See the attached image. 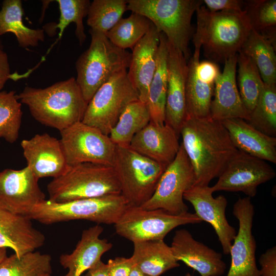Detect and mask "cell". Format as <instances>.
I'll use <instances>...</instances> for the list:
<instances>
[{
  "mask_svg": "<svg viewBox=\"0 0 276 276\" xmlns=\"http://www.w3.org/2000/svg\"><path fill=\"white\" fill-rule=\"evenodd\" d=\"M237 55L227 59L223 71L215 84L210 116L214 120L240 118L249 119L250 112L245 107L239 94L237 80Z\"/></svg>",
  "mask_w": 276,
  "mask_h": 276,
  "instance_id": "obj_21",
  "label": "cell"
},
{
  "mask_svg": "<svg viewBox=\"0 0 276 276\" xmlns=\"http://www.w3.org/2000/svg\"><path fill=\"white\" fill-rule=\"evenodd\" d=\"M103 231V227L98 224L84 230L72 252L60 256V265L68 269L63 276H81L111 248V243L100 238Z\"/></svg>",
  "mask_w": 276,
  "mask_h": 276,
  "instance_id": "obj_25",
  "label": "cell"
},
{
  "mask_svg": "<svg viewBox=\"0 0 276 276\" xmlns=\"http://www.w3.org/2000/svg\"><path fill=\"white\" fill-rule=\"evenodd\" d=\"M151 25L146 17L136 13L126 18H122L105 35L117 47L131 50L145 35Z\"/></svg>",
  "mask_w": 276,
  "mask_h": 276,
  "instance_id": "obj_34",
  "label": "cell"
},
{
  "mask_svg": "<svg viewBox=\"0 0 276 276\" xmlns=\"http://www.w3.org/2000/svg\"><path fill=\"white\" fill-rule=\"evenodd\" d=\"M49 200L65 202L121 194L113 166L91 163L68 166L64 174L47 185Z\"/></svg>",
  "mask_w": 276,
  "mask_h": 276,
  "instance_id": "obj_5",
  "label": "cell"
},
{
  "mask_svg": "<svg viewBox=\"0 0 276 276\" xmlns=\"http://www.w3.org/2000/svg\"><path fill=\"white\" fill-rule=\"evenodd\" d=\"M194 51L188 61L186 86L187 116L210 117L215 82L221 73L218 64L209 60L200 61L201 44L193 40Z\"/></svg>",
  "mask_w": 276,
  "mask_h": 276,
  "instance_id": "obj_14",
  "label": "cell"
},
{
  "mask_svg": "<svg viewBox=\"0 0 276 276\" xmlns=\"http://www.w3.org/2000/svg\"><path fill=\"white\" fill-rule=\"evenodd\" d=\"M28 166L39 179L59 177L68 167L60 140L45 133L21 141Z\"/></svg>",
  "mask_w": 276,
  "mask_h": 276,
  "instance_id": "obj_18",
  "label": "cell"
},
{
  "mask_svg": "<svg viewBox=\"0 0 276 276\" xmlns=\"http://www.w3.org/2000/svg\"><path fill=\"white\" fill-rule=\"evenodd\" d=\"M128 206L121 194L65 202L45 199L33 208L28 217L45 225L75 220L114 224Z\"/></svg>",
  "mask_w": 276,
  "mask_h": 276,
  "instance_id": "obj_7",
  "label": "cell"
},
{
  "mask_svg": "<svg viewBox=\"0 0 276 276\" xmlns=\"http://www.w3.org/2000/svg\"><path fill=\"white\" fill-rule=\"evenodd\" d=\"M109 276H129L134 265L131 257H116L108 260L107 263Z\"/></svg>",
  "mask_w": 276,
  "mask_h": 276,
  "instance_id": "obj_40",
  "label": "cell"
},
{
  "mask_svg": "<svg viewBox=\"0 0 276 276\" xmlns=\"http://www.w3.org/2000/svg\"><path fill=\"white\" fill-rule=\"evenodd\" d=\"M12 75L7 54L0 49V91L8 79H11Z\"/></svg>",
  "mask_w": 276,
  "mask_h": 276,
  "instance_id": "obj_43",
  "label": "cell"
},
{
  "mask_svg": "<svg viewBox=\"0 0 276 276\" xmlns=\"http://www.w3.org/2000/svg\"><path fill=\"white\" fill-rule=\"evenodd\" d=\"M0 49H3V45L1 40H0Z\"/></svg>",
  "mask_w": 276,
  "mask_h": 276,
  "instance_id": "obj_47",
  "label": "cell"
},
{
  "mask_svg": "<svg viewBox=\"0 0 276 276\" xmlns=\"http://www.w3.org/2000/svg\"><path fill=\"white\" fill-rule=\"evenodd\" d=\"M196 13L193 40L200 43L208 60L224 63L237 55L252 29L246 11L211 12L201 5Z\"/></svg>",
  "mask_w": 276,
  "mask_h": 276,
  "instance_id": "obj_3",
  "label": "cell"
},
{
  "mask_svg": "<svg viewBox=\"0 0 276 276\" xmlns=\"http://www.w3.org/2000/svg\"><path fill=\"white\" fill-rule=\"evenodd\" d=\"M168 54V40L164 34L160 33L156 70L149 87L146 103L149 111L150 121L158 125L165 124Z\"/></svg>",
  "mask_w": 276,
  "mask_h": 276,
  "instance_id": "obj_28",
  "label": "cell"
},
{
  "mask_svg": "<svg viewBox=\"0 0 276 276\" xmlns=\"http://www.w3.org/2000/svg\"><path fill=\"white\" fill-rule=\"evenodd\" d=\"M246 11L252 29L265 36L273 44L275 39L276 1H245Z\"/></svg>",
  "mask_w": 276,
  "mask_h": 276,
  "instance_id": "obj_39",
  "label": "cell"
},
{
  "mask_svg": "<svg viewBox=\"0 0 276 276\" xmlns=\"http://www.w3.org/2000/svg\"><path fill=\"white\" fill-rule=\"evenodd\" d=\"M52 257L33 251L18 257L15 254L0 263V276H44L52 274Z\"/></svg>",
  "mask_w": 276,
  "mask_h": 276,
  "instance_id": "obj_32",
  "label": "cell"
},
{
  "mask_svg": "<svg viewBox=\"0 0 276 276\" xmlns=\"http://www.w3.org/2000/svg\"><path fill=\"white\" fill-rule=\"evenodd\" d=\"M233 214L238 220L239 229L230 249L231 264L226 276H260L252 234L255 209L251 198H239L233 205Z\"/></svg>",
  "mask_w": 276,
  "mask_h": 276,
  "instance_id": "obj_15",
  "label": "cell"
},
{
  "mask_svg": "<svg viewBox=\"0 0 276 276\" xmlns=\"http://www.w3.org/2000/svg\"><path fill=\"white\" fill-rule=\"evenodd\" d=\"M24 10L21 0H4L0 10V37L8 32L14 34L19 47H36L44 40L43 29H32L25 25Z\"/></svg>",
  "mask_w": 276,
  "mask_h": 276,
  "instance_id": "obj_29",
  "label": "cell"
},
{
  "mask_svg": "<svg viewBox=\"0 0 276 276\" xmlns=\"http://www.w3.org/2000/svg\"><path fill=\"white\" fill-rule=\"evenodd\" d=\"M81 276H109L107 265L100 260Z\"/></svg>",
  "mask_w": 276,
  "mask_h": 276,
  "instance_id": "obj_44",
  "label": "cell"
},
{
  "mask_svg": "<svg viewBox=\"0 0 276 276\" xmlns=\"http://www.w3.org/2000/svg\"><path fill=\"white\" fill-rule=\"evenodd\" d=\"M127 10L148 18L188 61L191 19L200 0H127Z\"/></svg>",
  "mask_w": 276,
  "mask_h": 276,
  "instance_id": "obj_6",
  "label": "cell"
},
{
  "mask_svg": "<svg viewBox=\"0 0 276 276\" xmlns=\"http://www.w3.org/2000/svg\"><path fill=\"white\" fill-rule=\"evenodd\" d=\"M60 132L68 166L91 163L112 166L117 145L109 135L82 121Z\"/></svg>",
  "mask_w": 276,
  "mask_h": 276,
  "instance_id": "obj_11",
  "label": "cell"
},
{
  "mask_svg": "<svg viewBox=\"0 0 276 276\" xmlns=\"http://www.w3.org/2000/svg\"><path fill=\"white\" fill-rule=\"evenodd\" d=\"M170 248L178 261L183 262L201 276H221L226 269L221 254L195 240L187 229L175 232Z\"/></svg>",
  "mask_w": 276,
  "mask_h": 276,
  "instance_id": "obj_20",
  "label": "cell"
},
{
  "mask_svg": "<svg viewBox=\"0 0 276 276\" xmlns=\"http://www.w3.org/2000/svg\"><path fill=\"white\" fill-rule=\"evenodd\" d=\"M131 257L134 265L149 276H159L179 266L170 246L164 240L136 241Z\"/></svg>",
  "mask_w": 276,
  "mask_h": 276,
  "instance_id": "obj_27",
  "label": "cell"
},
{
  "mask_svg": "<svg viewBox=\"0 0 276 276\" xmlns=\"http://www.w3.org/2000/svg\"><path fill=\"white\" fill-rule=\"evenodd\" d=\"M247 122L265 134L276 137V84H265Z\"/></svg>",
  "mask_w": 276,
  "mask_h": 276,
  "instance_id": "obj_36",
  "label": "cell"
},
{
  "mask_svg": "<svg viewBox=\"0 0 276 276\" xmlns=\"http://www.w3.org/2000/svg\"><path fill=\"white\" fill-rule=\"evenodd\" d=\"M17 97L34 119L59 131L82 121L88 104L74 77L45 88L27 86Z\"/></svg>",
  "mask_w": 276,
  "mask_h": 276,
  "instance_id": "obj_2",
  "label": "cell"
},
{
  "mask_svg": "<svg viewBox=\"0 0 276 276\" xmlns=\"http://www.w3.org/2000/svg\"><path fill=\"white\" fill-rule=\"evenodd\" d=\"M160 32L151 22L145 35L132 49L128 76L136 89L139 100L146 103L149 87L156 67Z\"/></svg>",
  "mask_w": 276,
  "mask_h": 276,
  "instance_id": "obj_22",
  "label": "cell"
},
{
  "mask_svg": "<svg viewBox=\"0 0 276 276\" xmlns=\"http://www.w3.org/2000/svg\"><path fill=\"white\" fill-rule=\"evenodd\" d=\"M185 276H194L192 274H191L190 273H187Z\"/></svg>",
  "mask_w": 276,
  "mask_h": 276,
  "instance_id": "obj_48",
  "label": "cell"
},
{
  "mask_svg": "<svg viewBox=\"0 0 276 276\" xmlns=\"http://www.w3.org/2000/svg\"><path fill=\"white\" fill-rule=\"evenodd\" d=\"M59 5L60 17L57 24L51 23L43 27L44 32L52 35L53 32L58 29L59 37H60L65 29L71 23L76 26L75 35L80 45L84 43L86 36L85 33L83 19L87 15L90 4L89 0H57Z\"/></svg>",
  "mask_w": 276,
  "mask_h": 276,
  "instance_id": "obj_35",
  "label": "cell"
},
{
  "mask_svg": "<svg viewBox=\"0 0 276 276\" xmlns=\"http://www.w3.org/2000/svg\"><path fill=\"white\" fill-rule=\"evenodd\" d=\"M179 136L170 126L150 121L132 139L129 147L137 153L168 166L180 147Z\"/></svg>",
  "mask_w": 276,
  "mask_h": 276,
  "instance_id": "obj_23",
  "label": "cell"
},
{
  "mask_svg": "<svg viewBox=\"0 0 276 276\" xmlns=\"http://www.w3.org/2000/svg\"><path fill=\"white\" fill-rule=\"evenodd\" d=\"M44 276H52V274H47V275H44Z\"/></svg>",
  "mask_w": 276,
  "mask_h": 276,
  "instance_id": "obj_49",
  "label": "cell"
},
{
  "mask_svg": "<svg viewBox=\"0 0 276 276\" xmlns=\"http://www.w3.org/2000/svg\"><path fill=\"white\" fill-rule=\"evenodd\" d=\"M39 179L26 166L0 172V206L14 214L28 217L33 208L45 200Z\"/></svg>",
  "mask_w": 276,
  "mask_h": 276,
  "instance_id": "obj_16",
  "label": "cell"
},
{
  "mask_svg": "<svg viewBox=\"0 0 276 276\" xmlns=\"http://www.w3.org/2000/svg\"><path fill=\"white\" fill-rule=\"evenodd\" d=\"M188 60L181 52L168 42L165 124L173 129L179 137L187 117L186 86Z\"/></svg>",
  "mask_w": 276,
  "mask_h": 276,
  "instance_id": "obj_19",
  "label": "cell"
},
{
  "mask_svg": "<svg viewBox=\"0 0 276 276\" xmlns=\"http://www.w3.org/2000/svg\"><path fill=\"white\" fill-rule=\"evenodd\" d=\"M112 166L128 205L141 206L153 194L167 166L128 147L116 146Z\"/></svg>",
  "mask_w": 276,
  "mask_h": 276,
  "instance_id": "obj_8",
  "label": "cell"
},
{
  "mask_svg": "<svg viewBox=\"0 0 276 276\" xmlns=\"http://www.w3.org/2000/svg\"><path fill=\"white\" fill-rule=\"evenodd\" d=\"M274 44L251 29L241 49L257 66L265 84H276V56Z\"/></svg>",
  "mask_w": 276,
  "mask_h": 276,
  "instance_id": "obj_30",
  "label": "cell"
},
{
  "mask_svg": "<svg viewBox=\"0 0 276 276\" xmlns=\"http://www.w3.org/2000/svg\"><path fill=\"white\" fill-rule=\"evenodd\" d=\"M236 80L241 99L250 113L264 87L259 71L251 59L240 51L237 54Z\"/></svg>",
  "mask_w": 276,
  "mask_h": 276,
  "instance_id": "obj_33",
  "label": "cell"
},
{
  "mask_svg": "<svg viewBox=\"0 0 276 276\" xmlns=\"http://www.w3.org/2000/svg\"><path fill=\"white\" fill-rule=\"evenodd\" d=\"M22 114L16 91H0V139L11 144L17 141Z\"/></svg>",
  "mask_w": 276,
  "mask_h": 276,
  "instance_id": "obj_38",
  "label": "cell"
},
{
  "mask_svg": "<svg viewBox=\"0 0 276 276\" xmlns=\"http://www.w3.org/2000/svg\"><path fill=\"white\" fill-rule=\"evenodd\" d=\"M260 276H276V247L268 249L259 260Z\"/></svg>",
  "mask_w": 276,
  "mask_h": 276,
  "instance_id": "obj_42",
  "label": "cell"
},
{
  "mask_svg": "<svg viewBox=\"0 0 276 276\" xmlns=\"http://www.w3.org/2000/svg\"><path fill=\"white\" fill-rule=\"evenodd\" d=\"M201 222L195 213L189 212L173 215L160 209L146 210L128 205L114 225L118 235L134 242L164 240L176 227Z\"/></svg>",
  "mask_w": 276,
  "mask_h": 276,
  "instance_id": "obj_10",
  "label": "cell"
},
{
  "mask_svg": "<svg viewBox=\"0 0 276 276\" xmlns=\"http://www.w3.org/2000/svg\"><path fill=\"white\" fill-rule=\"evenodd\" d=\"M127 10V0H94L88 9L87 25L90 29L105 34Z\"/></svg>",
  "mask_w": 276,
  "mask_h": 276,
  "instance_id": "obj_37",
  "label": "cell"
},
{
  "mask_svg": "<svg viewBox=\"0 0 276 276\" xmlns=\"http://www.w3.org/2000/svg\"><path fill=\"white\" fill-rule=\"evenodd\" d=\"M150 121L146 104L140 100L133 101L122 113L109 136L116 145L128 147L133 137Z\"/></svg>",
  "mask_w": 276,
  "mask_h": 276,
  "instance_id": "obj_31",
  "label": "cell"
},
{
  "mask_svg": "<svg viewBox=\"0 0 276 276\" xmlns=\"http://www.w3.org/2000/svg\"><path fill=\"white\" fill-rule=\"evenodd\" d=\"M195 182L193 168L180 143L176 157L164 171L153 194L141 207L160 209L173 215L187 213L189 209L184 202L183 194Z\"/></svg>",
  "mask_w": 276,
  "mask_h": 276,
  "instance_id": "obj_12",
  "label": "cell"
},
{
  "mask_svg": "<svg viewBox=\"0 0 276 276\" xmlns=\"http://www.w3.org/2000/svg\"><path fill=\"white\" fill-rule=\"evenodd\" d=\"M213 193L211 187L194 185L185 192L183 199L192 205L195 213L202 221L212 226L223 253L228 255L237 233L226 217V198L222 195L214 197Z\"/></svg>",
  "mask_w": 276,
  "mask_h": 276,
  "instance_id": "obj_17",
  "label": "cell"
},
{
  "mask_svg": "<svg viewBox=\"0 0 276 276\" xmlns=\"http://www.w3.org/2000/svg\"><path fill=\"white\" fill-rule=\"evenodd\" d=\"M275 175L274 169L267 162L238 150L211 188L214 192H240L251 198L256 196L259 185Z\"/></svg>",
  "mask_w": 276,
  "mask_h": 276,
  "instance_id": "obj_13",
  "label": "cell"
},
{
  "mask_svg": "<svg viewBox=\"0 0 276 276\" xmlns=\"http://www.w3.org/2000/svg\"><path fill=\"white\" fill-rule=\"evenodd\" d=\"M7 257V249L0 248V263Z\"/></svg>",
  "mask_w": 276,
  "mask_h": 276,
  "instance_id": "obj_46",
  "label": "cell"
},
{
  "mask_svg": "<svg viewBox=\"0 0 276 276\" xmlns=\"http://www.w3.org/2000/svg\"><path fill=\"white\" fill-rule=\"evenodd\" d=\"M129 276H149L141 271L133 265Z\"/></svg>",
  "mask_w": 276,
  "mask_h": 276,
  "instance_id": "obj_45",
  "label": "cell"
},
{
  "mask_svg": "<svg viewBox=\"0 0 276 276\" xmlns=\"http://www.w3.org/2000/svg\"><path fill=\"white\" fill-rule=\"evenodd\" d=\"M180 136L194 172V185L209 186L238 151L221 122L210 116H187Z\"/></svg>",
  "mask_w": 276,
  "mask_h": 276,
  "instance_id": "obj_1",
  "label": "cell"
},
{
  "mask_svg": "<svg viewBox=\"0 0 276 276\" xmlns=\"http://www.w3.org/2000/svg\"><path fill=\"white\" fill-rule=\"evenodd\" d=\"M88 48L78 58L76 81L88 103L97 90L114 75L129 67L131 53L113 44L104 33L89 29Z\"/></svg>",
  "mask_w": 276,
  "mask_h": 276,
  "instance_id": "obj_4",
  "label": "cell"
},
{
  "mask_svg": "<svg viewBox=\"0 0 276 276\" xmlns=\"http://www.w3.org/2000/svg\"><path fill=\"white\" fill-rule=\"evenodd\" d=\"M206 8L211 12L243 11L245 1L241 0H203Z\"/></svg>",
  "mask_w": 276,
  "mask_h": 276,
  "instance_id": "obj_41",
  "label": "cell"
},
{
  "mask_svg": "<svg viewBox=\"0 0 276 276\" xmlns=\"http://www.w3.org/2000/svg\"><path fill=\"white\" fill-rule=\"evenodd\" d=\"M221 122L237 150L276 164V137L264 134L242 119H228Z\"/></svg>",
  "mask_w": 276,
  "mask_h": 276,
  "instance_id": "obj_26",
  "label": "cell"
},
{
  "mask_svg": "<svg viewBox=\"0 0 276 276\" xmlns=\"http://www.w3.org/2000/svg\"><path fill=\"white\" fill-rule=\"evenodd\" d=\"M44 234L28 217L14 214L0 206V248H9L18 257L43 245Z\"/></svg>",
  "mask_w": 276,
  "mask_h": 276,
  "instance_id": "obj_24",
  "label": "cell"
},
{
  "mask_svg": "<svg viewBox=\"0 0 276 276\" xmlns=\"http://www.w3.org/2000/svg\"><path fill=\"white\" fill-rule=\"evenodd\" d=\"M139 100L127 70L114 75L95 93L87 104L82 122L109 135L125 108Z\"/></svg>",
  "mask_w": 276,
  "mask_h": 276,
  "instance_id": "obj_9",
  "label": "cell"
}]
</instances>
